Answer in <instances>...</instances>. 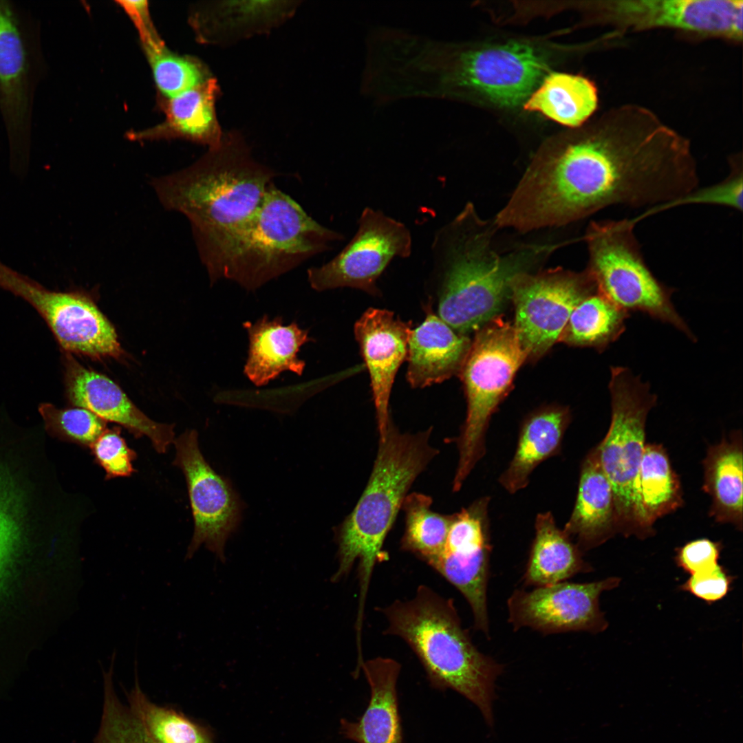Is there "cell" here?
I'll use <instances>...</instances> for the list:
<instances>
[{
    "mask_svg": "<svg viewBox=\"0 0 743 743\" xmlns=\"http://www.w3.org/2000/svg\"><path fill=\"white\" fill-rule=\"evenodd\" d=\"M431 431L429 429L414 434L402 433L390 422L385 436L379 440L368 484L335 533L338 568L330 581L338 583L346 577L358 560V620L365 617L374 569L386 557L384 541L407 493L438 453L429 444Z\"/></svg>",
    "mask_w": 743,
    "mask_h": 743,
    "instance_id": "cell-5",
    "label": "cell"
},
{
    "mask_svg": "<svg viewBox=\"0 0 743 743\" xmlns=\"http://www.w3.org/2000/svg\"><path fill=\"white\" fill-rule=\"evenodd\" d=\"M379 610L387 621L384 634L410 647L431 687L461 694L491 723L495 682L503 666L473 644L453 600L420 585L412 599L396 600Z\"/></svg>",
    "mask_w": 743,
    "mask_h": 743,
    "instance_id": "cell-4",
    "label": "cell"
},
{
    "mask_svg": "<svg viewBox=\"0 0 743 743\" xmlns=\"http://www.w3.org/2000/svg\"><path fill=\"white\" fill-rule=\"evenodd\" d=\"M411 249V235L405 224L366 207L352 239L330 261L308 269V281L318 292L347 287L378 296V279L393 259L409 257Z\"/></svg>",
    "mask_w": 743,
    "mask_h": 743,
    "instance_id": "cell-15",
    "label": "cell"
},
{
    "mask_svg": "<svg viewBox=\"0 0 743 743\" xmlns=\"http://www.w3.org/2000/svg\"><path fill=\"white\" fill-rule=\"evenodd\" d=\"M37 28L13 2L0 0V112L13 171L29 162L33 100L43 66Z\"/></svg>",
    "mask_w": 743,
    "mask_h": 743,
    "instance_id": "cell-10",
    "label": "cell"
},
{
    "mask_svg": "<svg viewBox=\"0 0 743 743\" xmlns=\"http://www.w3.org/2000/svg\"><path fill=\"white\" fill-rule=\"evenodd\" d=\"M429 496L412 493L407 495L402 505L406 527L401 549L414 554L425 563L443 550L452 519V515L433 512Z\"/></svg>",
    "mask_w": 743,
    "mask_h": 743,
    "instance_id": "cell-33",
    "label": "cell"
},
{
    "mask_svg": "<svg viewBox=\"0 0 743 743\" xmlns=\"http://www.w3.org/2000/svg\"><path fill=\"white\" fill-rule=\"evenodd\" d=\"M95 461L104 469L105 478L130 476L135 469L136 453L120 435V429H106L89 447Z\"/></svg>",
    "mask_w": 743,
    "mask_h": 743,
    "instance_id": "cell-39",
    "label": "cell"
},
{
    "mask_svg": "<svg viewBox=\"0 0 743 743\" xmlns=\"http://www.w3.org/2000/svg\"><path fill=\"white\" fill-rule=\"evenodd\" d=\"M173 444L176 452L173 464L184 475L194 523L185 559L192 558L204 545L224 563L226 544L241 523L244 502L230 480L218 474L206 460L196 430L185 431Z\"/></svg>",
    "mask_w": 743,
    "mask_h": 743,
    "instance_id": "cell-13",
    "label": "cell"
},
{
    "mask_svg": "<svg viewBox=\"0 0 743 743\" xmlns=\"http://www.w3.org/2000/svg\"><path fill=\"white\" fill-rule=\"evenodd\" d=\"M535 535L523 575L528 586L541 587L566 581L592 567L583 558V552L561 530L551 513L537 515Z\"/></svg>",
    "mask_w": 743,
    "mask_h": 743,
    "instance_id": "cell-28",
    "label": "cell"
},
{
    "mask_svg": "<svg viewBox=\"0 0 743 743\" xmlns=\"http://www.w3.org/2000/svg\"><path fill=\"white\" fill-rule=\"evenodd\" d=\"M0 287L37 310L65 352L92 359L122 355L115 328L85 293L49 290L1 261Z\"/></svg>",
    "mask_w": 743,
    "mask_h": 743,
    "instance_id": "cell-12",
    "label": "cell"
},
{
    "mask_svg": "<svg viewBox=\"0 0 743 743\" xmlns=\"http://www.w3.org/2000/svg\"><path fill=\"white\" fill-rule=\"evenodd\" d=\"M600 7L607 21L621 30L669 28L737 41L742 39V1L616 0Z\"/></svg>",
    "mask_w": 743,
    "mask_h": 743,
    "instance_id": "cell-18",
    "label": "cell"
},
{
    "mask_svg": "<svg viewBox=\"0 0 743 743\" xmlns=\"http://www.w3.org/2000/svg\"><path fill=\"white\" fill-rule=\"evenodd\" d=\"M50 473L32 453L0 441V591L32 535L52 522Z\"/></svg>",
    "mask_w": 743,
    "mask_h": 743,
    "instance_id": "cell-11",
    "label": "cell"
},
{
    "mask_svg": "<svg viewBox=\"0 0 743 743\" xmlns=\"http://www.w3.org/2000/svg\"><path fill=\"white\" fill-rule=\"evenodd\" d=\"M527 358L513 325L498 316L478 330L460 372L467 413L456 442L459 460L453 483L457 491L485 453L492 414Z\"/></svg>",
    "mask_w": 743,
    "mask_h": 743,
    "instance_id": "cell-8",
    "label": "cell"
},
{
    "mask_svg": "<svg viewBox=\"0 0 743 743\" xmlns=\"http://www.w3.org/2000/svg\"><path fill=\"white\" fill-rule=\"evenodd\" d=\"M276 175L254 158L241 136L231 133L192 164L149 183L165 209L188 219L206 268L255 212Z\"/></svg>",
    "mask_w": 743,
    "mask_h": 743,
    "instance_id": "cell-3",
    "label": "cell"
},
{
    "mask_svg": "<svg viewBox=\"0 0 743 743\" xmlns=\"http://www.w3.org/2000/svg\"><path fill=\"white\" fill-rule=\"evenodd\" d=\"M620 581L609 577L590 583L563 581L529 591L517 589L507 601L508 622L515 630L528 627L543 634L602 632L608 623L599 597Z\"/></svg>",
    "mask_w": 743,
    "mask_h": 743,
    "instance_id": "cell-16",
    "label": "cell"
},
{
    "mask_svg": "<svg viewBox=\"0 0 743 743\" xmlns=\"http://www.w3.org/2000/svg\"><path fill=\"white\" fill-rule=\"evenodd\" d=\"M219 93L216 79L208 78L172 98H161L164 120L142 131L128 132L127 137L133 141L180 138L215 147L224 136L215 107Z\"/></svg>",
    "mask_w": 743,
    "mask_h": 743,
    "instance_id": "cell-22",
    "label": "cell"
},
{
    "mask_svg": "<svg viewBox=\"0 0 743 743\" xmlns=\"http://www.w3.org/2000/svg\"><path fill=\"white\" fill-rule=\"evenodd\" d=\"M243 327L248 338L244 374L252 384L265 386L287 371L303 374L305 362L298 354L303 345L314 340L308 330L295 321L285 325L281 316L266 314L253 323L244 322Z\"/></svg>",
    "mask_w": 743,
    "mask_h": 743,
    "instance_id": "cell-21",
    "label": "cell"
},
{
    "mask_svg": "<svg viewBox=\"0 0 743 743\" xmlns=\"http://www.w3.org/2000/svg\"><path fill=\"white\" fill-rule=\"evenodd\" d=\"M67 396L71 404L105 422L118 424L136 438L147 437L155 451L166 452L175 440L174 424L159 423L141 411L110 378L86 368L65 352Z\"/></svg>",
    "mask_w": 743,
    "mask_h": 743,
    "instance_id": "cell-19",
    "label": "cell"
},
{
    "mask_svg": "<svg viewBox=\"0 0 743 743\" xmlns=\"http://www.w3.org/2000/svg\"><path fill=\"white\" fill-rule=\"evenodd\" d=\"M722 549L720 541L698 539L677 548L674 559L678 567L691 575L718 565Z\"/></svg>",
    "mask_w": 743,
    "mask_h": 743,
    "instance_id": "cell-41",
    "label": "cell"
},
{
    "mask_svg": "<svg viewBox=\"0 0 743 743\" xmlns=\"http://www.w3.org/2000/svg\"><path fill=\"white\" fill-rule=\"evenodd\" d=\"M343 238L314 220L273 182L206 272L212 284L226 279L255 291L330 250L331 243Z\"/></svg>",
    "mask_w": 743,
    "mask_h": 743,
    "instance_id": "cell-6",
    "label": "cell"
},
{
    "mask_svg": "<svg viewBox=\"0 0 743 743\" xmlns=\"http://www.w3.org/2000/svg\"><path fill=\"white\" fill-rule=\"evenodd\" d=\"M629 316L596 289L574 308L559 340L603 350L625 332Z\"/></svg>",
    "mask_w": 743,
    "mask_h": 743,
    "instance_id": "cell-32",
    "label": "cell"
},
{
    "mask_svg": "<svg viewBox=\"0 0 743 743\" xmlns=\"http://www.w3.org/2000/svg\"><path fill=\"white\" fill-rule=\"evenodd\" d=\"M411 325L389 310L369 308L354 325V334L367 367L376 411L379 440L391 422L389 401L395 376L407 360Z\"/></svg>",
    "mask_w": 743,
    "mask_h": 743,
    "instance_id": "cell-20",
    "label": "cell"
},
{
    "mask_svg": "<svg viewBox=\"0 0 743 743\" xmlns=\"http://www.w3.org/2000/svg\"><path fill=\"white\" fill-rule=\"evenodd\" d=\"M604 121L539 153L495 226L526 232L562 226L609 206L653 207L675 198L682 186V164L664 128L629 106Z\"/></svg>",
    "mask_w": 743,
    "mask_h": 743,
    "instance_id": "cell-1",
    "label": "cell"
},
{
    "mask_svg": "<svg viewBox=\"0 0 743 743\" xmlns=\"http://www.w3.org/2000/svg\"><path fill=\"white\" fill-rule=\"evenodd\" d=\"M635 224L632 219L592 222L584 237L589 253L587 270L598 290L622 310L644 312L695 341L673 305V289L658 280L645 262Z\"/></svg>",
    "mask_w": 743,
    "mask_h": 743,
    "instance_id": "cell-9",
    "label": "cell"
},
{
    "mask_svg": "<svg viewBox=\"0 0 743 743\" xmlns=\"http://www.w3.org/2000/svg\"><path fill=\"white\" fill-rule=\"evenodd\" d=\"M568 422L569 413L561 408L539 411L525 420L512 461L499 477L508 492L525 488L533 470L560 451Z\"/></svg>",
    "mask_w": 743,
    "mask_h": 743,
    "instance_id": "cell-29",
    "label": "cell"
},
{
    "mask_svg": "<svg viewBox=\"0 0 743 743\" xmlns=\"http://www.w3.org/2000/svg\"><path fill=\"white\" fill-rule=\"evenodd\" d=\"M734 577L721 565L691 574L680 588L711 604L722 599L731 590Z\"/></svg>",
    "mask_w": 743,
    "mask_h": 743,
    "instance_id": "cell-40",
    "label": "cell"
},
{
    "mask_svg": "<svg viewBox=\"0 0 743 743\" xmlns=\"http://www.w3.org/2000/svg\"><path fill=\"white\" fill-rule=\"evenodd\" d=\"M401 666L396 660L376 657L365 660L363 671L370 687L369 704L356 721L343 719V735L356 743H402L397 682Z\"/></svg>",
    "mask_w": 743,
    "mask_h": 743,
    "instance_id": "cell-23",
    "label": "cell"
},
{
    "mask_svg": "<svg viewBox=\"0 0 743 743\" xmlns=\"http://www.w3.org/2000/svg\"><path fill=\"white\" fill-rule=\"evenodd\" d=\"M597 90L589 79L566 73H548L524 104L563 125H581L596 110Z\"/></svg>",
    "mask_w": 743,
    "mask_h": 743,
    "instance_id": "cell-30",
    "label": "cell"
},
{
    "mask_svg": "<svg viewBox=\"0 0 743 743\" xmlns=\"http://www.w3.org/2000/svg\"><path fill=\"white\" fill-rule=\"evenodd\" d=\"M488 497L452 515L443 550L426 562L463 595L473 613L474 627L489 638L487 585L491 543Z\"/></svg>",
    "mask_w": 743,
    "mask_h": 743,
    "instance_id": "cell-17",
    "label": "cell"
},
{
    "mask_svg": "<svg viewBox=\"0 0 743 743\" xmlns=\"http://www.w3.org/2000/svg\"><path fill=\"white\" fill-rule=\"evenodd\" d=\"M563 531L583 552L618 533L612 486L601 466L596 446L581 464L576 502Z\"/></svg>",
    "mask_w": 743,
    "mask_h": 743,
    "instance_id": "cell-25",
    "label": "cell"
},
{
    "mask_svg": "<svg viewBox=\"0 0 743 743\" xmlns=\"http://www.w3.org/2000/svg\"><path fill=\"white\" fill-rule=\"evenodd\" d=\"M731 171L722 181L701 189L696 188L691 191L667 203L651 207L649 210L636 217L641 219L663 210L685 204H714L742 211L743 206V171L742 160L737 156L730 162Z\"/></svg>",
    "mask_w": 743,
    "mask_h": 743,
    "instance_id": "cell-38",
    "label": "cell"
},
{
    "mask_svg": "<svg viewBox=\"0 0 743 743\" xmlns=\"http://www.w3.org/2000/svg\"><path fill=\"white\" fill-rule=\"evenodd\" d=\"M39 411L45 431L58 440L89 446L107 429V422L84 408L60 409L42 403Z\"/></svg>",
    "mask_w": 743,
    "mask_h": 743,
    "instance_id": "cell-37",
    "label": "cell"
},
{
    "mask_svg": "<svg viewBox=\"0 0 743 743\" xmlns=\"http://www.w3.org/2000/svg\"><path fill=\"white\" fill-rule=\"evenodd\" d=\"M127 697L131 710L160 743H213L202 726L182 713L152 702L141 690L137 676Z\"/></svg>",
    "mask_w": 743,
    "mask_h": 743,
    "instance_id": "cell-34",
    "label": "cell"
},
{
    "mask_svg": "<svg viewBox=\"0 0 743 743\" xmlns=\"http://www.w3.org/2000/svg\"><path fill=\"white\" fill-rule=\"evenodd\" d=\"M597 289L586 270L554 269L519 274L512 288L513 327L528 357H538L559 340L577 305Z\"/></svg>",
    "mask_w": 743,
    "mask_h": 743,
    "instance_id": "cell-14",
    "label": "cell"
},
{
    "mask_svg": "<svg viewBox=\"0 0 743 743\" xmlns=\"http://www.w3.org/2000/svg\"><path fill=\"white\" fill-rule=\"evenodd\" d=\"M113 653L108 670H103L104 700L99 731L94 743H160L145 729L129 706L119 700L113 684L116 659Z\"/></svg>",
    "mask_w": 743,
    "mask_h": 743,
    "instance_id": "cell-35",
    "label": "cell"
},
{
    "mask_svg": "<svg viewBox=\"0 0 743 743\" xmlns=\"http://www.w3.org/2000/svg\"><path fill=\"white\" fill-rule=\"evenodd\" d=\"M144 50L161 98H172L209 78L200 61L174 54L165 44L145 47Z\"/></svg>",
    "mask_w": 743,
    "mask_h": 743,
    "instance_id": "cell-36",
    "label": "cell"
},
{
    "mask_svg": "<svg viewBox=\"0 0 743 743\" xmlns=\"http://www.w3.org/2000/svg\"><path fill=\"white\" fill-rule=\"evenodd\" d=\"M471 345L466 335L454 331L428 307L424 322L409 338L408 382L423 388L459 374Z\"/></svg>",
    "mask_w": 743,
    "mask_h": 743,
    "instance_id": "cell-24",
    "label": "cell"
},
{
    "mask_svg": "<svg viewBox=\"0 0 743 743\" xmlns=\"http://www.w3.org/2000/svg\"><path fill=\"white\" fill-rule=\"evenodd\" d=\"M611 422L596 447L601 466L612 488L617 532L643 539L654 529L646 524L638 495V480L645 445L647 415L657 397L650 386L625 367L611 368Z\"/></svg>",
    "mask_w": 743,
    "mask_h": 743,
    "instance_id": "cell-7",
    "label": "cell"
},
{
    "mask_svg": "<svg viewBox=\"0 0 743 743\" xmlns=\"http://www.w3.org/2000/svg\"><path fill=\"white\" fill-rule=\"evenodd\" d=\"M376 28H375V29H376ZM375 29H374V30H375ZM374 30L372 31V32H374ZM372 33L370 34V35H369V38H368V40H367V43H368L369 39V37H370V36H371ZM367 45H366V48H367ZM366 48H365V52H366ZM363 69H364V67H363ZM363 87H364V89H365V92H366V90H365V86H364V83H363ZM366 94H367V92H366ZM367 96L369 97V96H368V95H367ZM369 99H370V98H369Z\"/></svg>",
    "mask_w": 743,
    "mask_h": 743,
    "instance_id": "cell-43",
    "label": "cell"
},
{
    "mask_svg": "<svg viewBox=\"0 0 743 743\" xmlns=\"http://www.w3.org/2000/svg\"><path fill=\"white\" fill-rule=\"evenodd\" d=\"M638 495L645 523L652 529L658 519L676 511L683 505L680 478L673 469L667 450L660 444L645 445L638 480Z\"/></svg>",
    "mask_w": 743,
    "mask_h": 743,
    "instance_id": "cell-31",
    "label": "cell"
},
{
    "mask_svg": "<svg viewBox=\"0 0 743 743\" xmlns=\"http://www.w3.org/2000/svg\"><path fill=\"white\" fill-rule=\"evenodd\" d=\"M497 226L467 203L435 233L431 253L439 281V317L462 335L477 332L511 299L513 284L563 244H524L500 253L493 247Z\"/></svg>",
    "mask_w": 743,
    "mask_h": 743,
    "instance_id": "cell-2",
    "label": "cell"
},
{
    "mask_svg": "<svg viewBox=\"0 0 743 743\" xmlns=\"http://www.w3.org/2000/svg\"><path fill=\"white\" fill-rule=\"evenodd\" d=\"M281 1H228L193 9L190 21L199 40L220 43L270 29L292 10Z\"/></svg>",
    "mask_w": 743,
    "mask_h": 743,
    "instance_id": "cell-27",
    "label": "cell"
},
{
    "mask_svg": "<svg viewBox=\"0 0 743 743\" xmlns=\"http://www.w3.org/2000/svg\"><path fill=\"white\" fill-rule=\"evenodd\" d=\"M741 431L710 445L702 461V490L711 499L710 517L741 530L743 523V455Z\"/></svg>",
    "mask_w": 743,
    "mask_h": 743,
    "instance_id": "cell-26",
    "label": "cell"
},
{
    "mask_svg": "<svg viewBox=\"0 0 743 743\" xmlns=\"http://www.w3.org/2000/svg\"><path fill=\"white\" fill-rule=\"evenodd\" d=\"M136 27L143 46L162 42L150 17L147 1H118Z\"/></svg>",
    "mask_w": 743,
    "mask_h": 743,
    "instance_id": "cell-42",
    "label": "cell"
}]
</instances>
